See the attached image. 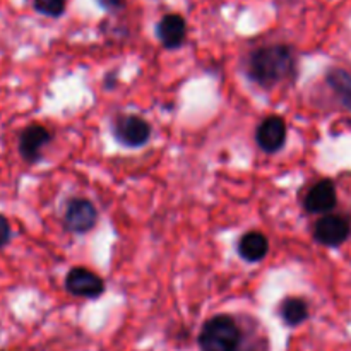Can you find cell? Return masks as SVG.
<instances>
[{
    "instance_id": "cell-3",
    "label": "cell",
    "mask_w": 351,
    "mask_h": 351,
    "mask_svg": "<svg viewBox=\"0 0 351 351\" xmlns=\"http://www.w3.org/2000/svg\"><path fill=\"white\" fill-rule=\"evenodd\" d=\"M351 223L348 218L339 215H326L314 226V239L321 245L339 247L350 239Z\"/></svg>"
},
{
    "instance_id": "cell-14",
    "label": "cell",
    "mask_w": 351,
    "mask_h": 351,
    "mask_svg": "<svg viewBox=\"0 0 351 351\" xmlns=\"http://www.w3.org/2000/svg\"><path fill=\"white\" fill-rule=\"evenodd\" d=\"M65 2L67 0H34V7L40 10L45 16H60L65 9Z\"/></svg>"
},
{
    "instance_id": "cell-16",
    "label": "cell",
    "mask_w": 351,
    "mask_h": 351,
    "mask_svg": "<svg viewBox=\"0 0 351 351\" xmlns=\"http://www.w3.org/2000/svg\"><path fill=\"white\" fill-rule=\"evenodd\" d=\"M105 2V5H117L119 7L120 3H122V0H103Z\"/></svg>"
},
{
    "instance_id": "cell-5",
    "label": "cell",
    "mask_w": 351,
    "mask_h": 351,
    "mask_svg": "<svg viewBox=\"0 0 351 351\" xmlns=\"http://www.w3.org/2000/svg\"><path fill=\"white\" fill-rule=\"evenodd\" d=\"M151 134L149 123L136 115L120 117L115 122V136L122 144L129 147H139L147 143Z\"/></svg>"
},
{
    "instance_id": "cell-10",
    "label": "cell",
    "mask_w": 351,
    "mask_h": 351,
    "mask_svg": "<svg viewBox=\"0 0 351 351\" xmlns=\"http://www.w3.org/2000/svg\"><path fill=\"white\" fill-rule=\"evenodd\" d=\"M185 33H187V26H185L184 17L178 14H168L158 24V38L167 48L180 47Z\"/></svg>"
},
{
    "instance_id": "cell-9",
    "label": "cell",
    "mask_w": 351,
    "mask_h": 351,
    "mask_svg": "<svg viewBox=\"0 0 351 351\" xmlns=\"http://www.w3.org/2000/svg\"><path fill=\"white\" fill-rule=\"evenodd\" d=\"M51 136L45 127L41 125H29L23 134H21L19 139V151L23 154V158L29 163H34L36 160H40L41 149H43L45 144L50 143Z\"/></svg>"
},
{
    "instance_id": "cell-15",
    "label": "cell",
    "mask_w": 351,
    "mask_h": 351,
    "mask_svg": "<svg viewBox=\"0 0 351 351\" xmlns=\"http://www.w3.org/2000/svg\"><path fill=\"white\" fill-rule=\"evenodd\" d=\"M9 239H10L9 221H7V219L0 215V247L5 245V243L9 242Z\"/></svg>"
},
{
    "instance_id": "cell-11",
    "label": "cell",
    "mask_w": 351,
    "mask_h": 351,
    "mask_svg": "<svg viewBox=\"0 0 351 351\" xmlns=\"http://www.w3.org/2000/svg\"><path fill=\"white\" fill-rule=\"evenodd\" d=\"M269 250L267 239L259 232H250L242 237L239 243V254L249 263H257L263 259Z\"/></svg>"
},
{
    "instance_id": "cell-4",
    "label": "cell",
    "mask_w": 351,
    "mask_h": 351,
    "mask_svg": "<svg viewBox=\"0 0 351 351\" xmlns=\"http://www.w3.org/2000/svg\"><path fill=\"white\" fill-rule=\"evenodd\" d=\"M65 288L75 297L96 298L105 291L103 280L86 267H74L65 278Z\"/></svg>"
},
{
    "instance_id": "cell-1",
    "label": "cell",
    "mask_w": 351,
    "mask_h": 351,
    "mask_svg": "<svg viewBox=\"0 0 351 351\" xmlns=\"http://www.w3.org/2000/svg\"><path fill=\"white\" fill-rule=\"evenodd\" d=\"M295 57L293 51L285 45H273L254 51L250 57L249 74L257 84L264 88L280 84L281 81L293 74Z\"/></svg>"
},
{
    "instance_id": "cell-6",
    "label": "cell",
    "mask_w": 351,
    "mask_h": 351,
    "mask_svg": "<svg viewBox=\"0 0 351 351\" xmlns=\"http://www.w3.org/2000/svg\"><path fill=\"white\" fill-rule=\"evenodd\" d=\"M64 223L71 232L86 233L96 225V209L86 199H72L65 209Z\"/></svg>"
},
{
    "instance_id": "cell-2",
    "label": "cell",
    "mask_w": 351,
    "mask_h": 351,
    "mask_svg": "<svg viewBox=\"0 0 351 351\" xmlns=\"http://www.w3.org/2000/svg\"><path fill=\"white\" fill-rule=\"evenodd\" d=\"M239 343L240 329L228 315L209 319L199 335V346L202 351H237Z\"/></svg>"
},
{
    "instance_id": "cell-7",
    "label": "cell",
    "mask_w": 351,
    "mask_h": 351,
    "mask_svg": "<svg viewBox=\"0 0 351 351\" xmlns=\"http://www.w3.org/2000/svg\"><path fill=\"white\" fill-rule=\"evenodd\" d=\"M305 209L312 215H326L338 204V192L332 180H321L305 195Z\"/></svg>"
},
{
    "instance_id": "cell-13",
    "label": "cell",
    "mask_w": 351,
    "mask_h": 351,
    "mask_svg": "<svg viewBox=\"0 0 351 351\" xmlns=\"http://www.w3.org/2000/svg\"><path fill=\"white\" fill-rule=\"evenodd\" d=\"M281 317L288 326H300L308 319V305L304 298L290 297L281 304Z\"/></svg>"
},
{
    "instance_id": "cell-8",
    "label": "cell",
    "mask_w": 351,
    "mask_h": 351,
    "mask_svg": "<svg viewBox=\"0 0 351 351\" xmlns=\"http://www.w3.org/2000/svg\"><path fill=\"white\" fill-rule=\"evenodd\" d=\"M257 143L267 153H276L287 141V123L281 117L271 115L264 119L257 129Z\"/></svg>"
},
{
    "instance_id": "cell-12",
    "label": "cell",
    "mask_w": 351,
    "mask_h": 351,
    "mask_svg": "<svg viewBox=\"0 0 351 351\" xmlns=\"http://www.w3.org/2000/svg\"><path fill=\"white\" fill-rule=\"evenodd\" d=\"M328 86L338 101L345 106L346 110L351 112V74L350 72L343 71V69H331L326 75Z\"/></svg>"
}]
</instances>
